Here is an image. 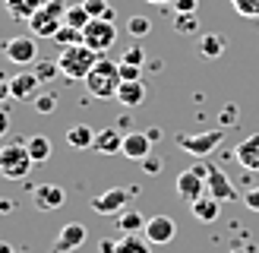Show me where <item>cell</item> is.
Listing matches in <instances>:
<instances>
[{
    "mask_svg": "<svg viewBox=\"0 0 259 253\" xmlns=\"http://www.w3.org/2000/svg\"><path fill=\"white\" fill-rule=\"evenodd\" d=\"M120 82H123L120 79V63H114L108 57H98L92 73L85 76V89H89V95H95V98H117Z\"/></svg>",
    "mask_w": 259,
    "mask_h": 253,
    "instance_id": "cell-1",
    "label": "cell"
},
{
    "mask_svg": "<svg viewBox=\"0 0 259 253\" xmlns=\"http://www.w3.org/2000/svg\"><path fill=\"white\" fill-rule=\"evenodd\" d=\"M98 51H92L89 45H70V48H60V57H57V63H60V73L67 76V79H85L89 73H92V67L98 63Z\"/></svg>",
    "mask_w": 259,
    "mask_h": 253,
    "instance_id": "cell-2",
    "label": "cell"
},
{
    "mask_svg": "<svg viewBox=\"0 0 259 253\" xmlns=\"http://www.w3.org/2000/svg\"><path fill=\"white\" fill-rule=\"evenodd\" d=\"M32 155L25 149V139L19 143H10V146H0V177L7 181H22L25 174L32 171Z\"/></svg>",
    "mask_w": 259,
    "mask_h": 253,
    "instance_id": "cell-3",
    "label": "cell"
},
{
    "mask_svg": "<svg viewBox=\"0 0 259 253\" xmlns=\"http://www.w3.org/2000/svg\"><path fill=\"white\" fill-rule=\"evenodd\" d=\"M63 13H67V7H63L60 0H45L41 10L29 19L32 35H38V38H54L60 32V25H63Z\"/></svg>",
    "mask_w": 259,
    "mask_h": 253,
    "instance_id": "cell-4",
    "label": "cell"
},
{
    "mask_svg": "<svg viewBox=\"0 0 259 253\" xmlns=\"http://www.w3.org/2000/svg\"><path fill=\"white\" fill-rule=\"evenodd\" d=\"M114 41H117V29H114L111 19H92L82 29V45H89L92 51H98V54L111 51Z\"/></svg>",
    "mask_w": 259,
    "mask_h": 253,
    "instance_id": "cell-5",
    "label": "cell"
},
{
    "mask_svg": "<svg viewBox=\"0 0 259 253\" xmlns=\"http://www.w3.org/2000/svg\"><path fill=\"white\" fill-rule=\"evenodd\" d=\"M225 143V130H205V133H196V136H177V146L190 152L193 158H205Z\"/></svg>",
    "mask_w": 259,
    "mask_h": 253,
    "instance_id": "cell-6",
    "label": "cell"
},
{
    "mask_svg": "<svg viewBox=\"0 0 259 253\" xmlns=\"http://www.w3.org/2000/svg\"><path fill=\"white\" fill-rule=\"evenodd\" d=\"M177 196L187 202H196L199 196H205V164H196V168H190V171H180L177 174Z\"/></svg>",
    "mask_w": 259,
    "mask_h": 253,
    "instance_id": "cell-7",
    "label": "cell"
},
{
    "mask_svg": "<svg viewBox=\"0 0 259 253\" xmlns=\"http://www.w3.org/2000/svg\"><path fill=\"white\" fill-rule=\"evenodd\" d=\"M0 51H4V57L10 63H19V67H25V63H35L38 60V45L32 35H16V38H7L4 45H0Z\"/></svg>",
    "mask_w": 259,
    "mask_h": 253,
    "instance_id": "cell-8",
    "label": "cell"
},
{
    "mask_svg": "<svg viewBox=\"0 0 259 253\" xmlns=\"http://www.w3.org/2000/svg\"><path fill=\"white\" fill-rule=\"evenodd\" d=\"M130 199H133V190L130 187H111L92 199V212L95 215H120Z\"/></svg>",
    "mask_w": 259,
    "mask_h": 253,
    "instance_id": "cell-9",
    "label": "cell"
},
{
    "mask_svg": "<svg viewBox=\"0 0 259 253\" xmlns=\"http://www.w3.org/2000/svg\"><path fill=\"white\" fill-rule=\"evenodd\" d=\"M85 237H89V231L82 222H67L60 228V234L54 237V244H51V253H73L85 244Z\"/></svg>",
    "mask_w": 259,
    "mask_h": 253,
    "instance_id": "cell-10",
    "label": "cell"
},
{
    "mask_svg": "<svg viewBox=\"0 0 259 253\" xmlns=\"http://www.w3.org/2000/svg\"><path fill=\"white\" fill-rule=\"evenodd\" d=\"M205 190H209V196H215L218 202L237 199V187L231 184L228 174L222 168H215V164H205Z\"/></svg>",
    "mask_w": 259,
    "mask_h": 253,
    "instance_id": "cell-11",
    "label": "cell"
},
{
    "mask_svg": "<svg viewBox=\"0 0 259 253\" xmlns=\"http://www.w3.org/2000/svg\"><path fill=\"white\" fill-rule=\"evenodd\" d=\"M63 199H67V193H63L60 184H38L32 187V206L38 212H54L63 206Z\"/></svg>",
    "mask_w": 259,
    "mask_h": 253,
    "instance_id": "cell-12",
    "label": "cell"
},
{
    "mask_svg": "<svg viewBox=\"0 0 259 253\" xmlns=\"http://www.w3.org/2000/svg\"><path fill=\"white\" fill-rule=\"evenodd\" d=\"M142 234H146L149 244H171L177 234V225L171 215H152L146 222V228H142Z\"/></svg>",
    "mask_w": 259,
    "mask_h": 253,
    "instance_id": "cell-13",
    "label": "cell"
},
{
    "mask_svg": "<svg viewBox=\"0 0 259 253\" xmlns=\"http://www.w3.org/2000/svg\"><path fill=\"white\" fill-rule=\"evenodd\" d=\"M38 86H41V79L35 76V70H22V73H13L10 76V95L16 98V101H25V98H35L38 92Z\"/></svg>",
    "mask_w": 259,
    "mask_h": 253,
    "instance_id": "cell-14",
    "label": "cell"
},
{
    "mask_svg": "<svg viewBox=\"0 0 259 253\" xmlns=\"http://www.w3.org/2000/svg\"><path fill=\"white\" fill-rule=\"evenodd\" d=\"M120 155H126L130 161L149 158V155H152V139H149V133H126V136H123Z\"/></svg>",
    "mask_w": 259,
    "mask_h": 253,
    "instance_id": "cell-15",
    "label": "cell"
},
{
    "mask_svg": "<svg viewBox=\"0 0 259 253\" xmlns=\"http://www.w3.org/2000/svg\"><path fill=\"white\" fill-rule=\"evenodd\" d=\"M234 158H237L240 168H247V171L259 174V133H253V136L243 139V143L234 149Z\"/></svg>",
    "mask_w": 259,
    "mask_h": 253,
    "instance_id": "cell-16",
    "label": "cell"
},
{
    "mask_svg": "<svg viewBox=\"0 0 259 253\" xmlns=\"http://www.w3.org/2000/svg\"><path fill=\"white\" fill-rule=\"evenodd\" d=\"M120 149H123V136L114 130V126H105V130H98V133H95L92 152H98V155H117Z\"/></svg>",
    "mask_w": 259,
    "mask_h": 253,
    "instance_id": "cell-17",
    "label": "cell"
},
{
    "mask_svg": "<svg viewBox=\"0 0 259 253\" xmlns=\"http://www.w3.org/2000/svg\"><path fill=\"white\" fill-rule=\"evenodd\" d=\"M146 82L142 79H130V82H120V89H117V101L123 108H139L142 101H146Z\"/></svg>",
    "mask_w": 259,
    "mask_h": 253,
    "instance_id": "cell-18",
    "label": "cell"
},
{
    "mask_svg": "<svg viewBox=\"0 0 259 253\" xmlns=\"http://www.w3.org/2000/svg\"><path fill=\"white\" fill-rule=\"evenodd\" d=\"M190 212L196 215V222H215L218 215H222V202H218L215 196H199L196 202H190Z\"/></svg>",
    "mask_w": 259,
    "mask_h": 253,
    "instance_id": "cell-19",
    "label": "cell"
},
{
    "mask_svg": "<svg viewBox=\"0 0 259 253\" xmlns=\"http://www.w3.org/2000/svg\"><path fill=\"white\" fill-rule=\"evenodd\" d=\"M45 0H4V7L13 19H19V22H29L38 10H41Z\"/></svg>",
    "mask_w": 259,
    "mask_h": 253,
    "instance_id": "cell-20",
    "label": "cell"
},
{
    "mask_svg": "<svg viewBox=\"0 0 259 253\" xmlns=\"http://www.w3.org/2000/svg\"><path fill=\"white\" fill-rule=\"evenodd\" d=\"M95 133L98 130H92L89 123H73L70 130H67V146H73V149H92Z\"/></svg>",
    "mask_w": 259,
    "mask_h": 253,
    "instance_id": "cell-21",
    "label": "cell"
},
{
    "mask_svg": "<svg viewBox=\"0 0 259 253\" xmlns=\"http://www.w3.org/2000/svg\"><path fill=\"white\" fill-rule=\"evenodd\" d=\"M225 48H228V38L225 35H218V32H209V35H202L199 38V54L202 57H222L225 54Z\"/></svg>",
    "mask_w": 259,
    "mask_h": 253,
    "instance_id": "cell-22",
    "label": "cell"
},
{
    "mask_svg": "<svg viewBox=\"0 0 259 253\" xmlns=\"http://www.w3.org/2000/svg\"><path fill=\"white\" fill-rule=\"evenodd\" d=\"M146 215L142 212H136V209H123L120 215H117V228L123 234H136V231H142V228H146Z\"/></svg>",
    "mask_w": 259,
    "mask_h": 253,
    "instance_id": "cell-23",
    "label": "cell"
},
{
    "mask_svg": "<svg viewBox=\"0 0 259 253\" xmlns=\"http://www.w3.org/2000/svg\"><path fill=\"white\" fill-rule=\"evenodd\" d=\"M25 149H29V155H32V161L35 164H41V161H48L51 158V139L48 136H29L25 139Z\"/></svg>",
    "mask_w": 259,
    "mask_h": 253,
    "instance_id": "cell-24",
    "label": "cell"
},
{
    "mask_svg": "<svg viewBox=\"0 0 259 253\" xmlns=\"http://www.w3.org/2000/svg\"><path fill=\"white\" fill-rule=\"evenodd\" d=\"M92 22V16H89V10H85V4H73V7H67V13H63V25H70V29H85V25Z\"/></svg>",
    "mask_w": 259,
    "mask_h": 253,
    "instance_id": "cell-25",
    "label": "cell"
},
{
    "mask_svg": "<svg viewBox=\"0 0 259 253\" xmlns=\"http://www.w3.org/2000/svg\"><path fill=\"white\" fill-rule=\"evenodd\" d=\"M117 253H152L149 250V240L139 237V234H123L117 240Z\"/></svg>",
    "mask_w": 259,
    "mask_h": 253,
    "instance_id": "cell-26",
    "label": "cell"
},
{
    "mask_svg": "<svg viewBox=\"0 0 259 253\" xmlns=\"http://www.w3.org/2000/svg\"><path fill=\"white\" fill-rule=\"evenodd\" d=\"M92 19H111L114 22V7H108V0H82Z\"/></svg>",
    "mask_w": 259,
    "mask_h": 253,
    "instance_id": "cell-27",
    "label": "cell"
},
{
    "mask_svg": "<svg viewBox=\"0 0 259 253\" xmlns=\"http://www.w3.org/2000/svg\"><path fill=\"white\" fill-rule=\"evenodd\" d=\"M35 76L41 82H51V79H57V73H60V63L57 60H35Z\"/></svg>",
    "mask_w": 259,
    "mask_h": 253,
    "instance_id": "cell-28",
    "label": "cell"
},
{
    "mask_svg": "<svg viewBox=\"0 0 259 253\" xmlns=\"http://www.w3.org/2000/svg\"><path fill=\"white\" fill-rule=\"evenodd\" d=\"M174 29L180 35H193L199 29V19H196V13H177V22H174Z\"/></svg>",
    "mask_w": 259,
    "mask_h": 253,
    "instance_id": "cell-29",
    "label": "cell"
},
{
    "mask_svg": "<svg viewBox=\"0 0 259 253\" xmlns=\"http://www.w3.org/2000/svg\"><path fill=\"white\" fill-rule=\"evenodd\" d=\"M60 48H70V45H79L82 41V32L79 29H70V25H60V32L54 35Z\"/></svg>",
    "mask_w": 259,
    "mask_h": 253,
    "instance_id": "cell-30",
    "label": "cell"
},
{
    "mask_svg": "<svg viewBox=\"0 0 259 253\" xmlns=\"http://www.w3.org/2000/svg\"><path fill=\"white\" fill-rule=\"evenodd\" d=\"M126 32L133 35V38H142V35H149V32H152V22H149L146 16H130Z\"/></svg>",
    "mask_w": 259,
    "mask_h": 253,
    "instance_id": "cell-31",
    "label": "cell"
},
{
    "mask_svg": "<svg viewBox=\"0 0 259 253\" xmlns=\"http://www.w3.org/2000/svg\"><path fill=\"white\" fill-rule=\"evenodd\" d=\"M231 7L247 19H259V0H231Z\"/></svg>",
    "mask_w": 259,
    "mask_h": 253,
    "instance_id": "cell-32",
    "label": "cell"
},
{
    "mask_svg": "<svg viewBox=\"0 0 259 253\" xmlns=\"http://www.w3.org/2000/svg\"><path fill=\"white\" fill-rule=\"evenodd\" d=\"M32 105H35V111H38V114H51V111L57 108V95H51V92H45V95H35V101H32Z\"/></svg>",
    "mask_w": 259,
    "mask_h": 253,
    "instance_id": "cell-33",
    "label": "cell"
},
{
    "mask_svg": "<svg viewBox=\"0 0 259 253\" xmlns=\"http://www.w3.org/2000/svg\"><path fill=\"white\" fill-rule=\"evenodd\" d=\"M120 79L130 82V79H142V67H136V63H123L120 60Z\"/></svg>",
    "mask_w": 259,
    "mask_h": 253,
    "instance_id": "cell-34",
    "label": "cell"
},
{
    "mask_svg": "<svg viewBox=\"0 0 259 253\" xmlns=\"http://www.w3.org/2000/svg\"><path fill=\"white\" fill-rule=\"evenodd\" d=\"M142 60H146V51H142L139 45H133V48L123 54V63H136V67H142Z\"/></svg>",
    "mask_w": 259,
    "mask_h": 253,
    "instance_id": "cell-35",
    "label": "cell"
},
{
    "mask_svg": "<svg viewBox=\"0 0 259 253\" xmlns=\"http://www.w3.org/2000/svg\"><path fill=\"white\" fill-rule=\"evenodd\" d=\"M171 7H174V13H196L199 0H171Z\"/></svg>",
    "mask_w": 259,
    "mask_h": 253,
    "instance_id": "cell-36",
    "label": "cell"
},
{
    "mask_svg": "<svg viewBox=\"0 0 259 253\" xmlns=\"http://www.w3.org/2000/svg\"><path fill=\"white\" fill-rule=\"evenodd\" d=\"M243 202H247V209H253V212H259V187H253V190H247V193H243Z\"/></svg>",
    "mask_w": 259,
    "mask_h": 253,
    "instance_id": "cell-37",
    "label": "cell"
},
{
    "mask_svg": "<svg viewBox=\"0 0 259 253\" xmlns=\"http://www.w3.org/2000/svg\"><path fill=\"white\" fill-rule=\"evenodd\" d=\"M7 98H13L10 95V76L0 70V101H7Z\"/></svg>",
    "mask_w": 259,
    "mask_h": 253,
    "instance_id": "cell-38",
    "label": "cell"
},
{
    "mask_svg": "<svg viewBox=\"0 0 259 253\" xmlns=\"http://www.w3.org/2000/svg\"><path fill=\"white\" fill-rule=\"evenodd\" d=\"M142 168H146L149 174H155V171H161V158H152V155H149V158H142Z\"/></svg>",
    "mask_w": 259,
    "mask_h": 253,
    "instance_id": "cell-39",
    "label": "cell"
},
{
    "mask_svg": "<svg viewBox=\"0 0 259 253\" xmlns=\"http://www.w3.org/2000/svg\"><path fill=\"white\" fill-rule=\"evenodd\" d=\"M7 130H10V114H7V108H0V139L7 136Z\"/></svg>",
    "mask_w": 259,
    "mask_h": 253,
    "instance_id": "cell-40",
    "label": "cell"
},
{
    "mask_svg": "<svg viewBox=\"0 0 259 253\" xmlns=\"http://www.w3.org/2000/svg\"><path fill=\"white\" fill-rule=\"evenodd\" d=\"M98 253H117V240H101Z\"/></svg>",
    "mask_w": 259,
    "mask_h": 253,
    "instance_id": "cell-41",
    "label": "cell"
},
{
    "mask_svg": "<svg viewBox=\"0 0 259 253\" xmlns=\"http://www.w3.org/2000/svg\"><path fill=\"white\" fill-rule=\"evenodd\" d=\"M231 120H234V108H228V111H225V114H222V123H225V126H228V123H231Z\"/></svg>",
    "mask_w": 259,
    "mask_h": 253,
    "instance_id": "cell-42",
    "label": "cell"
},
{
    "mask_svg": "<svg viewBox=\"0 0 259 253\" xmlns=\"http://www.w3.org/2000/svg\"><path fill=\"white\" fill-rule=\"evenodd\" d=\"M0 253H13V247H10V244H4V240H0Z\"/></svg>",
    "mask_w": 259,
    "mask_h": 253,
    "instance_id": "cell-43",
    "label": "cell"
},
{
    "mask_svg": "<svg viewBox=\"0 0 259 253\" xmlns=\"http://www.w3.org/2000/svg\"><path fill=\"white\" fill-rule=\"evenodd\" d=\"M146 4H155V7H161V4H171V0H146Z\"/></svg>",
    "mask_w": 259,
    "mask_h": 253,
    "instance_id": "cell-44",
    "label": "cell"
}]
</instances>
